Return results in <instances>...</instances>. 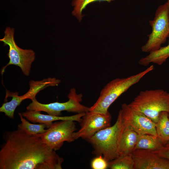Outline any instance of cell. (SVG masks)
I'll return each mask as SVG.
<instances>
[{"label":"cell","mask_w":169,"mask_h":169,"mask_svg":"<svg viewBox=\"0 0 169 169\" xmlns=\"http://www.w3.org/2000/svg\"><path fill=\"white\" fill-rule=\"evenodd\" d=\"M152 28L148 39L141 47L142 52L150 53L161 47L169 36V10L167 3L161 5L157 9L153 20L149 21Z\"/></svg>","instance_id":"5"},{"label":"cell","mask_w":169,"mask_h":169,"mask_svg":"<svg viewBox=\"0 0 169 169\" xmlns=\"http://www.w3.org/2000/svg\"><path fill=\"white\" fill-rule=\"evenodd\" d=\"M40 112V111L27 110L22 114L23 117L29 121L44 124L48 128L53 123V122L56 120H71L80 123L82 118L85 113H81L69 116H61L43 114Z\"/></svg>","instance_id":"13"},{"label":"cell","mask_w":169,"mask_h":169,"mask_svg":"<svg viewBox=\"0 0 169 169\" xmlns=\"http://www.w3.org/2000/svg\"><path fill=\"white\" fill-rule=\"evenodd\" d=\"M157 136L161 139L165 146L169 141V117L168 112H161L159 120L155 123Z\"/></svg>","instance_id":"17"},{"label":"cell","mask_w":169,"mask_h":169,"mask_svg":"<svg viewBox=\"0 0 169 169\" xmlns=\"http://www.w3.org/2000/svg\"><path fill=\"white\" fill-rule=\"evenodd\" d=\"M138 136L137 133L125 128L118 147V157L131 154L134 150Z\"/></svg>","instance_id":"14"},{"label":"cell","mask_w":169,"mask_h":169,"mask_svg":"<svg viewBox=\"0 0 169 169\" xmlns=\"http://www.w3.org/2000/svg\"><path fill=\"white\" fill-rule=\"evenodd\" d=\"M61 81L59 79L50 77L39 81L31 80L29 82V90L22 95H18L17 92H6V96L11 97L12 99L10 101L2 104L0 108V112L4 113L8 117L13 119L16 109L23 100L28 99L32 100L36 98V95L41 90L49 86H57Z\"/></svg>","instance_id":"8"},{"label":"cell","mask_w":169,"mask_h":169,"mask_svg":"<svg viewBox=\"0 0 169 169\" xmlns=\"http://www.w3.org/2000/svg\"><path fill=\"white\" fill-rule=\"evenodd\" d=\"M168 113V116H169V112Z\"/></svg>","instance_id":"25"},{"label":"cell","mask_w":169,"mask_h":169,"mask_svg":"<svg viewBox=\"0 0 169 169\" xmlns=\"http://www.w3.org/2000/svg\"><path fill=\"white\" fill-rule=\"evenodd\" d=\"M131 155L134 169H169V160L157 156L151 151L136 149Z\"/></svg>","instance_id":"12"},{"label":"cell","mask_w":169,"mask_h":169,"mask_svg":"<svg viewBox=\"0 0 169 169\" xmlns=\"http://www.w3.org/2000/svg\"><path fill=\"white\" fill-rule=\"evenodd\" d=\"M169 57V41L168 44L161 47L158 49L152 51L146 56L141 58L138 61L141 65L147 66L151 63L161 65Z\"/></svg>","instance_id":"15"},{"label":"cell","mask_w":169,"mask_h":169,"mask_svg":"<svg viewBox=\"0 0 169 169\" xmlns=\"http://www.w3.org/2000/svg\"><path fill=\"white\" fill-rule=\"evenodd\" d=\"M128 105L156 123L161 112H169V93L163 89L142 91Z\"/></svg>","instance_id":"4"},{"label":"cell","mask_w":169,"mask_h":169,"mask_svg":"<svg viewBox=\"0 0 169 169\" xmlns=\"http://www.w3.org/2000/svg\"><path fill=\"white\" fill-rule=\"evenodd\" d=\"M83 96L82 94H77L75 89L73 88L68 95L69 100L66 102L44 104L35 98L32 100L26 109L27 110L44 111L49 115L57 116H60L61 112L64 111L77 113H85L89 111V107L81 104Z\"/></svg>","instance_id":"7"},{"label":"cell","mask_w":169,"mask_h":169,"mask_svg":"<svg viewBox=\"0 0 169 169\" xmlns=\"http://www.w3.org/2000/svg\"><path fill=\"white\" fill-rule=\"evenodd\" d=\"M4 33V37L0 39V41L3 43L4 45L9 47L7 55L9 60L8 64L3 68L2 74L8 66L14 65L19 66L24 75L29 76L32 64L35 59V52L31 49H23L17 45L14 39V29L13 28L7 27Z\"/></svg>","instance_id":"6"},{"label":"cell","mask_w":169,"mask_h":169,"mask_svg":"<svg viewBox=\"0 0 169 169\" xmlns=\"http://www.w3.org/2000/svg\"><path fill=\"white\" fill-rule=\"evenodd\" d=\"M21 123L18 125V128L28 134L38 135L45 132L47 129H45L46 125L44 124H33L29 123L23 116L22 113H18Z\"/></svg>","instance_id":"18"},{"label":"cell","mask_w":169,"mask_h":169,"mask_svg":"<svg viewBox=\"0 0 169 169\" xmlns=\"http://www.w3.org/2000/svg\"><path fill=\"white\" fill-rule=\"evenodd\" d=\"M167 2V3H168V4L169 10V0H168Z\"/></svg>","instance_id":"23"},{"label":"cell","mask_w":169,"mask_h":169,"mask_svg":"<svg viewBox=\"0 0 169 169\" xmlns=\"http://www.w3.org/2000/svg\"><path fill=\"white\" fill-rule=\"evenodd\" d=\"M164 146L165 145L157 136L147 134H138L134 150L144 149L154 151Z\"/></svg>","instance_id":"16"},{"label":"cell","mask_w":169,"mask_h":169,"mask_svg":"<svg viewBox=\"0 0 169 169\" xmlns=\"http://www.w3.org/2000/svg\"><path fill=\"white\" fill-rule=\"evenodd\" d=\"M111 119L109 111L106 114L85 112L80 123V129L73 134L74 140L80 138L87 139L100 130L110 126Z\"/></svg>","instance_id":"11"},{"label":"cell","mask_w":169,"mask_h":169,"mask_svg":"<svg viewBox=\"0 0 169 169\" xmlns=\"http://www.w3.org/2000/svg\"><path fill=\"white\" fill-rule=\"evenodd\" d=\"M91 166L93 169H106L108 167V162L102 156H98L91 161Z\"/></svg>","instance_id":"21"},{"label":"cell","mask_w":169,"mask_h":169,"mask_svg":"<svg viewBox=\"0 0 169 169\" xmlns=\"http://www.w3.org/2000/svg\"><path fill=\"white\" fill-rule=\"evenodd\" d=\"M169 146V141L167 143L165 146Z\"/></svg>","instance_id":"24"},{"label":"cell","mask_w":169,"mask_h":169,"mask_svg":"<svg viewBox=\"0 0 169 169\" xmlns=\"http://www.w3.org/2000/svg\"><path fill=\"white\" fill-rule=\"evenodd\" d=\"M111 169H134V162L131 154L120 156L108 162Z\"/></svg>","instance_id":"19"},{"label":"cell","mask_w":169,"mask_h":169,"mask_svg":"<svg viewBox=\"0 0 169 169\" xmlns=\"http://www.w3.org/2000/svg\"><path fill=\"white\" fill-rule=\"evenodd\" d=\"M115 0H72L71 4L73 7L72 14L79 22L82 20L84 15L82 12L89 4L97 1L110 3Z\"/></svg>","instance_id":"20"},{"label":"cell","mask_w":169,"mask_h":169,"mask_svg":"<svg viewBox=\"0 0 169 169\" xmlns=\"http://www.w3.org/2000/svg\"><path fill=\"white\" fill-rule=\"evenodd\" d=\"M157 156L169 160V146H164L158 149L151 151Z\"/></svg>","instance_id":"22"},{"label":"cell","mask_w":169,"mask_h":169,"mask_svg":"<svg viewBox=\"0 0 169 169\" xmlns=\"http://www.w3.org/2000/svg\"><path fill=\"white\" fill-rule=\"evenodd\" d=\"M154 69L151 65L144 70L126 78H117L108 83L103 88L95 103L89 111L107 113L110 105L123 93L138 83L146 74Z\"/></svg>","instance_id":"3"},{"label":"cell","mask_w":169,"mask_h":169,"mask_svg":"<svg viewBox=\"0 0 169 169\" xmlns=\"http://www.w3.org/2000/svg\"><path fill=\"white\" fill-rule=\"evenodd\" d=\"M76 129L75 121L64 120L53 123L44 133L37 136L52 150L59 149L65 141L71 142L74 140L73 134Z\"/></svg>","instance_id":"9"},{"label":"cell","mask_w":169,"mask_h":169,"mask_svg":"<svg viewBox=\"0 0 169 169\" xmlns=\"http://www.w3.org/2000/svg\"><path fill=\"white\" fill-rule=\"evenodd\" d=\"M0 151V169H61L63 158L37 135L18 128L6 132Z\"/></svg>","instance_id":"1"},{"label":"cell","mask_w":169,"mask_h":169,"mask_svg":"<svg viewBox=\"0 0 169 169\" xmlns=\"http://www.w3.org/2000/svg\"><path fill=\"white\" fill-rule=\"evenodd\" d=\"M120 111L125 127L138 134H147L157 136L155 123L141 112L123 104Z\"/></svg>","instance_id":"10"},{"label":"cell","mask_w":169,"mask_h":169,"mask_svg":"<svg viewBox=\"0 0 169 169\" xmlns=\"http://www.w3.org/2000/svg\"><path fill=\"white\" fill-rule=\"evenodd\" d=\"M125 128L120 110L113 125L100 130L87 139L93 146L94 154L102 156L108 162L118 157V147Z\"/></svg>","instance_id":"2"}]
</instances>
